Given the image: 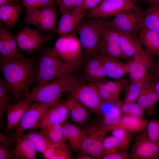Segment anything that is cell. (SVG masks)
<instances>
[{"instance_id": "24", "label": "cell", "mask_w": 159, "mask_h": 159, "mask_svg": "<svg viewBox=\"0 0 159 159\" xmlns=\"http://www.w3.org/2000/svg\"><path fill=\"white\" fill-rule=\"evenodd\" d=\"M98 57L105 69L107 77L118 80L129 73V67L127 61L124 63L116 58L99 55Z\"/></svg>"}, {"instance_id": "9", "label": "cell", "mask_w": 159, "mask_h": 159, "mask_svg": "<svg viewBox=\"0 0 159 159\" xmlns=\"http://www.w3.org/2000/svg\"><path fill=\"white\" fill-rule=\"evenodd\" d=\"M144 14L140 8L135 6L115 16L109 25L118 30L137 34L144 28Z\"/></svg>"}, {"instance_id": "13", "label": "cell", "mask_w": 159, "mask_h": 159, "mask_svg": "<svg viewBox=\"0 0 159 159\" xmlns=\"http://www.w3.org/2000/svg\"><path fill=\"white\" fill-rule=\"evenodd\" d=\"M100 55L126 60L128 59L122 52L119 44L118 30L109 24L102 33L98 49Z\"/></svg>"}, {"instance_id": "46", "label": "cell", "mask_w": 159, "mask_h": 159, "mask_svg": "<svg viewBox=\"0 0 159 159\" xmlns=\"http://www.w3.org/2000/svg\"><path fill=\"white\" fill-rule=\"evenodd\" d=\"M130 158V154L124 151L120 150L117 152L103 157V159H128Z\"/></svg>"}, {"instance_id": "44", "label": "cell", "mask_w": 159, "mask_h": 159, "mask_svg": "<svg viewBox=\"0 0 159 159\" xmlns=\"http://www.w3.org/2000/svg\"><path fill=\"white\" fill-rule=\"evenodd\" d=\"M103 0H83L82 3L78 8L83 11L91 10L98 5Z\"/></svg>"}, {"instance_id": "19", "label": "cell", "mask_w": 159, "mask_h": 159, "mask_svg": "<svg viewBox=\"0 0 159 159\" xmlns=\"http://www.w3.org/2000/svg\"><path fill=\"white\" fill-rule=\"evenodd\" d=\"M87 13L79 8L63 12L59 19L57 28V32L60 35L74 32Z\"/></svg>"}, {"instance_id": "37", "label": "cell", "mask_w": 159, "mask_h": 159, "mask_svg": "<svg viewBox=\"0 0 159 159\" xmlns=\"http://www.w3.org/2000/svg\"><path fill=\"white\" fill-rule=\"evenodd\" d=\"M111 131L112 136L115 137L119 143L120 150L127 152L132 140L131 132L121 129H115Z\"/></svg>"}, {"instance_id": "2", "label": "cell", "mask_w": 159, "mask_h": 159, "mask_svg": "<svg viewBox=\"0 0 159 159\" xmlns=\"http://www.w3.org/2000/svg\"><path fill=\"white\" fill-rule=\"evenodd\" d=\"M82 81L81 77L72 72L38 85L31 92L25 94L32 101L55 105L60 102L63 93L69 92L75 85Z\"/></svg>"}, {"instance_id": "34", "label": "cell", "mask_w": 159, "mask_h": 159, "mask_svg": "<svg viewBox=\"0 0 159 159\" xmlns=\"http://www.w3.org/2000/svg\"><path fill=\"white\" fill-rule=\"evenodd\" d=\"M144 25L159 33V5H152L144 11Z\"/></svg>"}, {"instance_id": "47", "label": "cell", "mask_w": 159, "mask_h": 159, "mask_svg": "<svg viewBox=\"0 0 159 159\" xmlns=\"http://www.w3.org/2000/svg\"><path fill=\"white\" fill-rule=\"evenodd\" d=\"M58 145H55L47 148L42 153L44 158L46 159H51L53 155L55 147Z\"/></svg>"}, {"instance_id": "53", "label": "cell", "mask_w": 159, "mask_h": 159, "mask_svg": "<svg viewBox=\"0 0 159 159\" xmlns=\"http://www.w3.org/2000/svg\"><path fill=\"white\" fill-rule=\"evenodd\" d=\"M144 0L146 2H147L148 0Z\"/></svg>"}, {"instance_id": "3", "label": "cell", "mask_w": 159, "mask_h": 159, "mask_svg": "<svg viewBox=\"0 0 159 159\" xmlns=\"http://www.w3.org/2000/svg\"><path fill=\"white\" fill-rule=\"evenodd\" d=\"M109 21L107 19L88 18L82 19L77 26L74 32L82 46L85 61L98 55L102 35Z\"/></svg>"}, {"instance_id": "12", "label": "cell", "mask_w": 159, "mask_h": 159, "mask_svg": "<svg viewBox=\"0 0 159 159\" xmlns=\"http://www.w3.org/2000/svg\"><path fill=\"white\" fill-rule=\"evenodd\" d=\"M153 57L143 50L127 60L131 82L143 79L154 69L157 63Z\"/></svg>"}, {"instance_id": "7", "label": "cell", "mask_w": 159, "mask_h": 159, "mask_svg": "<svg viewBox=\"0 0 159 159\" xmlns=\"http://www.w3.org/2000/svg\"><path fill=\"white\" fill-rule=\"evenodd\" d=\"M29 25L25 23L21 30L14 34L18 48L21 51L28 53L41 51L44 44L53 36L43 34L39 28L32 29Z\"/></svg>"}, {"instance_id": "30", "label": "cell", "mask_w": 159, "mask_h": 159, "mask_svg": "<svg viewBox=\"0 0 159 159\" xmlns=\"http://www.w3.org/2000/svg\"><path fill=\"white\" fill-rule=\"evenodd\" d=\"M66 103L72 120L79 125L84 124L89 117L86 107L72 96L67 100Z\"/></svg>"}, {"instance_id": "22", "label": "cell", "mask_w": 159, "mask_h": 159, "mask_svg": "<svg viewBox=\"0 0 159 159\" xmlns=\"http://www.w3.org/2000/svg\"><path fill=\"white\" fill-rule=\"evenodd\" d=\"M85 62L83 67L85 79L93 83L105 79L107 76L106 70L99 58L98 55Z\"/></svg>"}, {"instance_id": "33", "label": "cell", "mask_w": 159, "mask_h": 159, "mask_svg": "<svg viewBox=\"0 0 159 159\" xmlns=\"http://www.w3.org/2000/svg\"><path fill=\"white\" fill-rule=\"evenodd\" d=\"M38 128L45 133L56 144L64 143L66 139L63 135L62 125L43 122Z\"/></svg>"}, {"instance_id": "42", "label": "cell", "mask_w": 159, "mask_h": 159, "mask_svg": "<svg viewBox=\"0 0 159 159\" xmlns=\"http://www.w3.org/2000/svg\"><path fill=\"white\" fill-rule=\"evenodd\" d=\"M22 3L27 9H35L56 4L54 0H22Z\"/></svg>"}, {"instance_id": "6", "label": "cell", "mask_w": 159, "mask_h": 159, "mask_svg": "<svg viewBox=\"0 0 159 159\" xmlns=\"http://www.w3.org/2000/svg\"><path fill=\"white\" fill-rule=\"evenodd\" d=\"M54 104L42 102L32 104L15 127V133L11 137H8V143L10 147L15 144L26 130L38 128L42 122L47 109Z\"/></svg>"}, {"instance_id": "20", "label": "cell", "mask_w": 159, "mask_h": 159, "mask_svg": "<svg viewBox=\"0 0 159 159\" xmlns=\"http://www.w3.org/2000/svg\"><path fill=\"white\" fill-rule=\"evenodd\" d=\"M127 82L121 79L115 81L105 79L94 83L96 86L102 101L119 99L120 92L125 88Z\"/></svg>"}, {"instance_id": "35", "label": "cell", "mask_w": 159, "mask_h": 159, "mask_svg": "<svg viewBox=\"0 0 159 159\" xmlns=\"http://www.w3.org/2000/svg\"><path fill=\"white\" fill-rule=\"evenodd\" d=\"M149 73L143 79L137 81L131 82L126 89L124 102H136Z\"/></svg>"}, {"instance_id": "55", "label": "cell", "mask_w": 159, "mask_h": 159, "mask_svg": "<svg viewBox=\"0 0 159 159\" xmlns=\"http://www.w3.org/2000/svg\"><path fill=\"white\" fill-rule=\"evenodd\" d=\"M104 0H103V1H104Z\"/></svg>"}, {"instance_id": "41", "label": "cell", "mask_w": 159, "mask_h": 159, "mask_svg": "<svg viewBox=\"0 0 159 159\" xmlns=\"http://www.w3.org/2000/svg\"><path fill=\"white\" fill-rule=\"evenodd\" d=\"M83 0H58L57 3L59 6L58 15L63 12L78 8L81 5Z\"/></svg>"}, {"instance_id": "15", "label": "cell", "mask_w": 159, "mask_h": 159, "mask_svg": "<svg viewBox=\"0 0 159 159\" xmlns=\"http://www.w3.org/2000/svg\"><path fill=\"white\" fill-rule=\"evenodd\" d=\"M130 155L132 159H159V145L149 139L145 129L136 137Z\"/></svg>"}, {"instance_id": "40", "label": "cell", "mask_w": 159, "mask_h": 159, "mask_svg": "<svg viewBox=\"0 0 159 159\" xmlns=\"http://www.w3.org/2000/svg\"><path fill=\"white\" fill-rule=\"evenodd\" d=\"M146 129L149 139L159 145V120H153L148 122Z\"/></svg>"}, {"instance_id": "43", "label": "cell", "mask_w": 159, "mask_h": 159, "mask_svg": "<svg viewBox=\"0 0 159 159\" xmlns=\"http://www.w3.org/2000/svg\"><path fill=\"white\" fill-rule=\"evenodd\" d=\"M72 155L64 143L57 145L51 159H69Z\"/></svg>"}, {"instance_id": "31", "label": "cell", "mask_w": 159, "mask_h": 159, "mask_svg": "<svg viewBox=\"0 0 159 159\" xmlns=\"http://www.w3.org/2000/svg\"><path fill=\"white\" fill-rule=\"evenodd\" d=\"M62 130L64 137L70 143L72 149L75 151H80L85 132L75 125L69 123L62 125Z\"/></svg>"}, {"instance_id": "10", "label": "cell", "mask_w": 159, "mask_h": 159, "mask_svg": "<svg viewBox=\"0 0 159 159\" xmlns=\"http://www.w3.org/2000/svg\"><path fill=\"white\" fill-rule=\"evenodd\" d=\"M69 93L90 111L98 112L102 101L94 83L86 84L83 81L75 85Z\"/></svg>"}, {"instance_id": "25", "label": "cell", "mask_w": 159, "mask_h": 159, "mask_svg": "<svg viewBox=\"0 0 159 159\" xmlns=\"http://www.w3.org/2000/svg\"><path fill=\"white\" fill-rule=\"evenodd\" d=\"M148 122L143 118L122 114L116 123L106 128L104 131L107 132L115 129H121L131 132H139L145 128Z\"/></svg>"}, {"instance_id": "8", "label": "cell", "mask_w": 159, "mask_h": 159, "mask_svg": "<svg viewBox=\"0 0 159 159\" xmlns=\"http://www.w3.org/2000/svg\"><path fill=\"white\" fill-rule=\"evenodd\" d=\"M58 13L56 4L37 9H26L23 21L25 23L35 25L45 31L54 33L57 32Z\"/></svg>"}, {"instance_id": "21", "label": "cell", "mask_w": 159, "mask_h": 159, "mask_svg": "<svg viewBox=\"0 0 159 159\" xmlns=\"http://www.w3.org/2000/svg\"><path fill=\"white\" fill-rule=\"evenodd\" d=\"M32 102L25 94L23 99L17 104L9 105L6 115L7 117V133L18 124L24 114L32 104Z\"/></svg>"}, {"instance_id": "26", "label": "cell", "mask_w": 159, "mask_h": 159, "mask_svg": "<svg viewBox=\"0 0 159 159\" xmlns=\"http://www.w3.org/2000/svg\"><path fill=\"white\" fill-rule=\"evenodd\" d=\"M138 37L140 44L146 52L153 56H158L159 33L144 28L139 32Z\"/></svg>"}, {"instance_id": "14", "label": "cell", "mask_w": 159, "mask_h": 159, "mask_svg": "<svg viewBox=\"0 0 159 159\" xmlns=\"http://www.w3.org/2000/svg\"><path fill=\"white\" fill-rule=\"evenodd\" d=\"M82 142L80 151L94 158H102V143L107 132L99 126L93 127L85 131Z\"/></svg>"}, {"instance_id": "18", "label": "cell", "mask_w": 159, "mask_h": 159, "mask_svg": "<svg viewBox=\"0 0 159 159\" xmlns=\"http://www.w3.org/2000/svg\"><path fill=\"white\" fill-rule=\"evenodd\" d=\"M11 28L0 23V59H9L17 57L22 54L19 51L14 34L11 32Z\"/></svg>"}, {"instance_id": "16", "label": "cell", "mask_w": 159, "mask_h": 159, "mask_svg": "<svg viewBox=\"0 0 159 159\" xmlns=\"http://www.w3.org/2000/svg\"><path fill=\"white\" fill-rule=\"evenodd\" d=\"M155 79L151 72L149 73L136 101L148 116L155 113V106L159 101V96L154 86Z\"/></svg>"}, {"instance_id": "49", "label": "cell", "mask_w": 159, "mask_h": 159, "mask_svg": "<svg viewBox=\"0 0 159 159\" xmlns=\"http://www.w3.org/2000/svg\"><path fill=\"white\" fill-rule=\"evenodd\" d=\"M79 154L76 157V159H94L93 157H91L87 154L82 152Z\"/></svg>"}, {"instance_id": "36", "label": "cell", "mask_w": 159, "mask_h": 159, "mask_svg": "<svg viewBox=\"0 0 159 159\" xmlns=\"http://www.w3.org/2000/svg\"><path fill=\"white\" fill-rule=\"evenodd\" d=\"M11 93L5 80L0 78V120L2 122L6 115Z\"/></svg>"}, {"instance_id": "5", "label": "cell", "mask_w": 159, "mask_h": 159, "mask_svg": "<svg viewBox=\"0 0 159 159\" xmlns=\"http://www.w3.org/2000/svg\"><path fill=\"white\" fill-rule=\"evenodd\" d=\"M52 50L56 56L75 71L82 65L83 49L75 32L60 35Z\"/></svg>"}, {"instance_id": "23", "label": "cell", "mask_w": 159, "mask_h": 159, "mask_svg": "<svg viewBox=\"0 0 159 159\" xmlns=\"http://www.w3.org/2000/svg\"><path fill=\"white\" fill-rule=\"evenodd\" d=\"M118 31L120 49L129 60L144 50L136 34Z\"/></svg>"}, {"instance_id": "4", "label": "cell", "mask_w": 159, "mask_h": 159, "mask_svg": "<svg viewBox=\"0 0 159 159\" xmlns=\"http://www.w3.org/2000/svg\"><path fill=\"white\" fill-rule=\"evenodd\" d=\"M75 71L56 56L52 48L43 46L37 64L35 81L37 85L54 80Z\"/></svg>"}, {"instance_id": "11", "label": "cell", "mask_w": 159, "mask_h": 159, "mask_svg": "<svg viewBox=\"0 0 159 159\" xmlns=\"http://www.w3.org/2000/svg\"><path fill=\"white\" fill-rule=\"evenodd\" d=\"M135 6L131 0H105L90 10L85 17L107 19L115 17Z\"/></svg>"}, {"instance_id": "29", "label": "cell", "mask_w": 159, "mask_h": 159, "mask_svg": "<svg viewBox=\"0 0 159 159\" xmlns=\"http://www.w3.org/2000/svg\"><path fill=\"white\" fill-rule=\"evenodd\" d=\"M23 136L30 141L37 151L42 153L48 147L56 145L44 132L40 130H31L24 133Z\"/></svg>"}, {"instance_id": "39", "label": "cell", "mask_w": 159, "mask_h": 159, "mask_svg": "<svg viewBox=\"0 0 159 159\" xmlns=\"http://www.w3.org/2000/svg\"><path fill=\"white\" fill-rule=\"evenodd\" d=\"M122 114L143 118V111L136 102H124L121 106Z\"/></svg>"}, {"instance_id": "17", "label": "cell", "mask_w": 159, "mask_h": 159, "mask_svg": "<svg viewBox=\"0 0 159 159\" xmlns=\"http://www.w3.org/2000/svg\"><path fill=\"white\" fill-rule=\"evenodd\" d=\"M123 103L120 99L102 101L98 112L102 117L100 126L103 130L119 121L122 115L121 106Z\"/></svg>"}, {"instance_id": "32", "label": "cell", "mask_w": 159, "mask_h": 159, "mask_svg": "<svg viewBox=\"0 0 159 159\" xmlns=\"http://www.w3.org/2000/svg\"><path fill=\"white\" fill-rule=\"evenodd\" d=\"M36 151L31 143L23 136L18 138L14 150L16 159H36Z\"/></svg>"}, {"instance_id": "28", "label": "cell", "mask_w": 159, "mask_h": 159, "mask_svg": "<svg viewBox=\"0 0 159 159\" xmlns=\"http://www.w3.org/2000/svg\"><path fill=\"white\" fill-rule=\"evenodd\" d=\"M69 114V110L66 103H61L60 102L47 109L44 115L42 122L61 124L65 122Z\"/></svg>"}, {"instance_id": "54", "label": "cell", "mask_w": 159, "mask_h": 159, "mask_svg": "<svg viewBox=\"0 0 159 159\" xmlns=\"http://www.w3.org/2000/svg\"><path fill=\"white\" fill-rule=\"evenodd\" d=\"M56 2H57V1L58 0H54Z\"/></svg>"}, {"instance_id": "38", "label": "cell", "mask_w": 159, "mask_h": 159, "mask_svg": "<svg viewBox=\"0 0 159 159\" xmlns=\"http://www.w3.org/2000/svg\"><path fill=\"white\" fill-rule=\"evenodd\" d=\"M102 157L120 150L119 143L113 136L104 138L102 143Z\"/></svg>"}, {"instance_id": "48", "label": "cell", "mask_w": 159, "mask_h": 159, "mask_svg": "<svg viewBox=\"0 0 159 159\" xmlns=\"http://www.w3.org/2000/svg\"><path fill=\"white\" fill-rule=\"evenodd\" d=\"M158 57L159 58V54ZM151 72L155 80L159 77V61L157 63L154 69L151 71Z\"/></svg>"}, {"instance_id": "51", "label": "cell", "mask_w": 159, "mask_h": 159, "mask_svg": "<svg viewBox=\"0 0 159 159\" xmlns=\"http://www.w3.org/2000/svg\"><path fill=\"white\" fill-rule=\"evenodd\" d=\"M153 5H159V0H148L147 2Z\"/></svg>"}, {"instance_id": "45", "label": "cell", "mask_w": 159, "mask_h": 159, "mask_svg": "<svg viewBox=\"0 0 159 159\" xmlns=\"http://www.w3.org/2000/svg\"><path fill=\"white\" fill-rule=\"evenodd\" d=\"M5 145L0 144V159H16L14 150L10 151Z\"/></svg>"}, {"instance_id": "1", "label": "cell", "mask_w": 159, "mask_h": 159, "mask_svg": "<svg viewBox=\"0 0 159 159\" xmlns=\"http://www.w3.org/2000/svg\"><path fill=\"white\" fill-rule=\"evenodd\" d=\"M0 59V70L13 97L17 99L28 92L35 81L37 64L22 54L12 59Z\"/></svg>"}, {"instance_id": "52", "label": "cell", "mask_w": 159, "mask_h": 159, "mask_svg": "<svg viewBox=\"0 0 159 159\" xmlns=\"http://www.w3.org/2000/svg\"><path fill=\"white\" fill-rule=\"evenodd\" d=\"M13 0H0V6L5 5Z\"/></svg>"}, {"instance_id": "50", "label": "cell", "mask_w": 159, "mask_h": 159, "mask_svg": "<svg viewBox=\"0 0 159 159\" xmlns=\"http://www.w3.org/2000/svg\"><path fill=\"white\" fill-rule=\"evenodd\" d=\"M154 86L155 90L159 96V77L155 80Z\"/></svg>"}, {"instance_id": "27", "label": "cell", "mask_w": 159, "mask_h": 159, "mask_svg": "<svg viewBox=\"0 0 159 159\" xmlns=\"http://www.w3.org/2000/svg\"><path fill=\"white\" fill-rule=\"evenodd\" d=\"M24 10L21 5L13 0L0 6V18L11 28L17 22L21 12Z\"/></svg>"}]
</instances>
